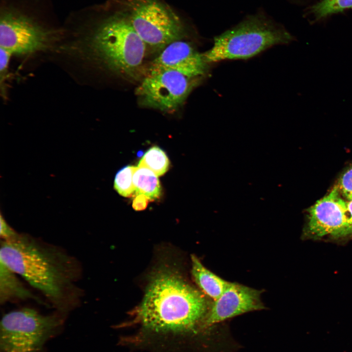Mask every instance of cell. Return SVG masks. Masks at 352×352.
Instances as JSON below:
<instances>
[{
  "mask_svg": "<svg viewBox=\"0 0 352 352\" xmlns=\"http://www.w3.org/2000/svg\"><path fill=\"white\" fill-rule=\"evenodd\" d=\"M0 261L42 293L56 311L66 315L80 305L82 267L62 247L18 233L1 240Z\"/></svg>",
  "mask_w": 352,
  "mask_h": 352,
  "instance_id": "obj_1",
  "label": "cell"
},
{
  "mask_svg": "<svg viewBox=\"0 0 352 352\" xmlns=\"http://www.w3.org/2000/svg\"><path fill=\"white\" fill-rule=\"evenodd\" d=\"M211 303L176 269L163 267L152 276L137 315L145 329L154 332L202 334Z\"/></svg>",
  "mask_w": 352,
  "mask_h": 352,
  "instance_id": "obj_2",
  "label": "cell"
},
{
  "mask_svg": "<svg viewBox=\"0 0 352 352\" xmlns=\"http://www.w3.org/2000/svg\"><path fill=\"white\" fill-rule=\"evenodd\" d=\"M68 20L81 43L106 68L125 77L136 74L147 46L123 14L106 4L83 8Z\"/></svg>",
  "mask_w": 352,
  "mask_h": 352,
  "instance_id": "obj_3",
  "label": "cell"
},
{
  "mask_svg": "<svg viewBox=\"0 0 352 352\" xmlns=\"http://www.w3.org/2000/svg\"><path fill=\"white\" fill-rule=\"evenodd\" d=\"M53 12L49 0H1L0 48L17 56L50 48L65 33L52 23Z\"/></svg>",
  "mask_w": 352,
  "mask_h": 352,
  "instance_id": "obj_4",
  "label": "cell"
},
{
  "mask_svg": "<svg viewBox=\"0 0 352 352\" xmlns=\"http://www.w3.org/2000/svg\"><path fill=\"white\" fill-rule=\"evenodd\" d=\"M293 40L284 27L258 14L248 17L215 37L212 47L203 55L208 64L248 59L272 46Z\"/></svg>",
  "mask_w": 352,
  "mask_h": 352,
  "instance_id": "obj_5",
  "label": "cell"
},
{
  "mask_svg": "<svg viewBox=\"0 0 352 352\" xmlns=\"http://www.w3.org/2000/svg\"><path fill=\"white\" fill-rule=\"evenodd\" d=\"M66 316L57 311L45 315L28 307L5 313L0 322V352H41Z\"/></svg>",
  "mask_w": 352,
  "mask_h": 352,
  "instance_id": "obj_6",
  "label": "cell"
},
{
  "mask_svg": "<svg viewBox=\"0 0 352 352\" xmlns=\"http://www.w3.org/2000/svg\"><path fill=\"white\" fill-rule=\"evenodd\" d=\"M130 22L147 47L163 49L184 35L179 18L161 0H109Z\"/></svg>",
  "mask_w": 352,
  "mask_h": 352,
  "instance_id": "obj_7",
  "label": "cell"
},
{
  "mask_svg": "<svg viewBox=\"0 0 352 352\" xmlns=\"http://www.w3.org/2000/svg\"><path fill=\"white\" fill-rule=\"evenodd\" d=\"M262 290L237 283H230L222 293L211 301L202 327V335L220 347L231 340L229 332L221 325L225 321L251 311L265 308L262 302Z\"/></svg>",
  "mask_w": 352,
  "mask_h": 352,
  "instance_id": "obj_8",
  "label": "cell"
},
{
  "mask_svg": "<svg viewBox=\"0 0 352 352\" xmlns=\"http://www.w3.org/2000/svg\"><path fill=\"white\" fill-rule=\"evenodd\" d=\"M200 78L165 70L147 74L136 89L141 106L172 112L185 102Z\"/></svg>",
  "mask_w": 352,
  "mask_h": 352,
  "instance_id": "obj_9",
  "label": "cell"
},
{
  "mask_svg": "<svg viewBox=\"0 0 352 352\" xmlns=\"http://www.w3.org/2000/svg\"><path fill=\"white\" fill-rule=\"evenodd\" d=\"M337 185L326 196L308 209V219L304 230L306 238L313 239L325 237L338 239L349 234L342 199Z\"/></svg>",
  "mask_w": 352,
  "mask_h": 352,
  "instance_id": "obj_10",
  "label": "cell"
},
{
  "mask_svg": "<svg viewBox=\"0 0 352 352\" xmlns=\"http://www.w3.org/2000/svg\"><path fill=\"white\" fill-rule=\"evenodd\" d=\"M178 40L165 47L152 62L147 74L172 70L190 78H200L208 70V63L190 43Z\"/></svg>",
  "mask_w": 352,
  "mask_h": 352,
  "instance_id": "obj_11",
  "label": "cell"
},
{
  "mask_svg": "<svg viewBox=\"0 0 352 352\" xmlns=\"http://www.w3.org/2000/svg\"><path fill=\"white\" fill-rule=\"evenodd\" d=\"M17 274L0 261V303L18 302L33 300L42 303L17 276Z\"/></svg>",
  "mask_w": 352,
  "mask_h": 352,
  "instance_id": "obj_12",
  "label": "cell"
},
{
  "mask_svg": "<svg viewBox=\"0 0 352 352\" xmlns=\"http://www.w3.org/2000/svg\"><path fill=\"white\" fill-rule=\"evenodd\" d=\"M192 274L200 290L214 301L225 290L228 282L206 268L195 255H192Z\"/></svg>",
  "mask_w": 352,
  "mask_h": 352,
  "instance_id": "obj_13",
  "label": "cell"
},
{
  "mask_svg": "<svg viewBox=\"0 0 352 352\" xmlns=\"http://www.w3.org/2000/svg\"><path fill=\"white\" fill-rule=\"evenodd\" d=\"M133 182L136 194H144L150 200L160 197L161 188L158 176L150 169L143 166L136 167L133 176Z\"/></svg>",
  "mask_w": 352,
  "mask_h": 352,
  "instance_id": "obj_14",
  "label": "cell"
},
{
  "mask_svg": "<svg viewBox=\"0 0 352 352\" xmlns=\"http://www.w3.org/2000/svg\"><path fill=\"white\" fill-rule=\"evenodd\" d=\"M352 9V0H320L309 7L307 15L311 21L316 22Z\"/></svg>",
  "mask_w": 352,
  "mask_h": 352,
  "instance_id": "obj_15",
  "label": "cell"
},
{
  "mask_svg": "<svg viewBox=\"0 0 352 352\" xmlns=\"http://www.w3.org/2000/svg\"><path fill=\"white\" fill-rule=\"evenodd\" d=\"M138 166L145 167L157 176H161L168 171L169 160L163 150L157 146H153L146 152Z\"/></svg>",
  "mask_w": 352,
  "mask_h": 352,
  "instance_id": "obj_16",
  "label": "cell"
},
{
  "mask_svg": "<svg viewBox=\"0 0 352 352\" xmlns=\"http://www.w3.org/2000/svg\"><path fill=\"white\" fill-rule=\"evenodd\" d=\"M136 167L127 165L120 169L116 174L114 188L117 193L125 197H134L136 189L133 182V176Z\"/></svg>",
  "mask_w": 352,
  "mask_h": 352,
  "instance_id": "obj_17",
  "label": "cell"
},
{
  "mask_svg": "<svg viewBox=\"0 0 352 352\" xmlns=\"http://www.w3.org/2000/svg\"><path fill=\"white\" fill-rule=\"evenodd\" d=\"M337 186L347 199H352V165L342 175Z\"/></svg>",
  "mask_w": 352,
  "mask_h": 352,
  "instance_id": "obj_18",
  "label": "cell"
},
{
  "mask_svg": "<svg viewBox=\"0 0 352 352\" xmlns=\"http://www.w3.org/2000/svg\"><path fill=\"white\" fill-rule=\"evenodd\" d=\"M17 233L6 222L2 214H0V236L1 240L7 241L15 237Z\"/></svg>",
  "mask_w": 352,
  "mask_h": 352,
  "instance_id": "obj_19",
  "label": "cell"
},
{
  "mask_svg": "<svg viewBox=\"0 0 352 352\" xmlns=\"http://www.w3.org/2000/svg\"><path fill=\"white\" fill-rule=\"evenodd\" d=\"M0 50V74L1 85L5 81V76L8 72V64L11 54L1 48Z\"/></svg>",
  "mask_w": 352,
  "mask_h": 352,
  "instance_id": "obj_20",
  "label": "cell"
},
{
  "mask_svg": "<svg viewBox=\"0 0 352 352\" xmlns=\"http://www.w3.org/2000/svg\"><path fill=\"white\" fill-rule=\"evenodd\" d=\"M342 205L350 236L352 235V199L346 200L343 199Z\"/></svg>",
  "mask_w": 352,
  "mask_h": 352,
  "instance_id": "obj_21",
  "label": "cell"
},
{
  "mask_svg": "<svg viewBox=\"0 0 352 352\" xmlns=\"http://www.w3.org/2000/svg\"><path fill=\"white\" fill-rule=\"evenodd\" d=\"M132 207L136 211H141L145 209L150 200L148 197L142 194H136L133 197Z\"/></svg>",
  "mask_w": 352,
  "mask_h": 352,
  "instance_id": "obj_22",
  "label": "cell"
}]
</instances>
